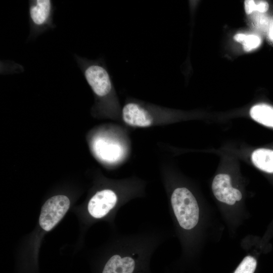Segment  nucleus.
<instances>
[{
  "label": "nucleus",
  "instance_id": "nucleus-1",
  "mask_svg": "<svg viewBox=\"0 0 273 273\" xmlns=\"http://www.w3.org/2000/svg\"><path fill=\"white\" fill-rule=\"evenodd\" d=\"M171 205L180 226L191 230L197 224L199 209L197 202L192 193L186 188H178L173 192Z\"/></svg>",
  "mask_w": 273,
  "mask_h": 273
},
{
  "label": "nucleus",
  "instance_id": "nucleus-2",
  "mask_svg": "<svg viewBox=\"0 0 273 273\" xmlns=\"http://www.w3.org/2000/svg\"><path fill=\"white\" fill-rule=\"evenodd\" d=\"M30 33L28 39L35 38L45 31L56 27L53 22L54 6L50 0L29 1Z\"/></svg>",
  "mask_w": 273,
  "mask_h": 273
},
{
  "label": "nucleus",
  "instance_id": "nucleus-3",
  "mask_svg": "<svg viewBox=\"0 0 273 273\" xmlns=\"http://www.w3.org/2000/svg\"><path fill=\"white\" fill-rule=\"evenodd\" d=\"M70 200L64 195L53 196L41 207L39 218L41 228L46 231L53 229L62 219L70 207Z\"/></svg>",
  "mask_w": 273,
  "mask_h": 273
},
{
  "label": "nucleus",
  "instance_id": "nucleus-4",
  "mask_svg": "<svg viewBox=\"0 0 273 273\" xmlns=\"http://www.w3.org/2000/svg\"><path fill=\"white\" fill-rule=\"evenodd\" d=\"M92 147L96 155L106 162H115L119 160L124 154V149L118 142L105 136L100 135L95 138Z\"/></svg>",
  "mask_w": 273,
  "mask_h": 273
},
{
  "label": "nucleus",
  "instance_id": "nucleus-5",
  "mask_svg": "<svg viewBox=\"0 0 273 273\" xmlns=\"http://www.w3.org/2000/svg\"><path fill=\"white\" fill-rule=\"evenodd\" d=\"M212 190L216 198L220 202L233 205L242 199L241 192L232 187L231 177L227 174H218L215 176L212 184Z\"/></svg>",
  "mask_w": 273,
  "mask_h": 273
},
{
  "label": "nucleus",
  "instance_id": "nucleus-6",
  "mask_svg": "<svg viewBox=\"0 0 273 273\" xmlns=\"http://www.w3.org/2000/svg\"><path fill=\"white\" fill-rule=\"evenodd\" d=\"M123 121L128 125L147 127L152 124L153 117L147 108L135 102H128L122 109Z\"/></svg>",
  "mask_w": 273,
  "mask_h": 273
},
{
  "label": "nucleus",
  "instance_id": "nucleus-7",
  "mask_svg": "<svg viewBox=\"0 0 273 273\" xmlns=\"http://www.w3.org/2000/svg\"><path fill=\"white\" fill-rule=\"evenodd\" d=\"M117 196L110 190H103L97 192L90 199L87 209L95 218H101L106 215L115 205Z\"/></svg>",
  "mask_w": 273,
  "mask_h": 273
},
{
  "label": "nucleus",
  "instance_id": "nucleus-8",
  "mask_svg": "<svg viewBox=\"0 0 273 273\" xmlns=\"http://www.w3.org/2000/svg\"><path fill=\"white\" fill-rule=\"evenodd\" d=\"M135 268L136 262L132 257L116 254L106 262L102 273H133Z\"/></svg>",
  "mask_w": 273,
  "mask_h": 273
},
{
  "label": "nucleus",
  "instance_id": "nucleus-9",
  "mask_svg": "<svg viewBox=\"0 0 273 273\" xmlns=\"http://www.w3.org/2000/svg\"><path fill=\"white\" fill-rule=\"evenodd\" d=\"M251 118L266 126L273 127V107L265 104H258L250 109Z\"/></svg>",
  "mask_w": 273,
  "mask_h": 273
},
{
  "label": "nucleus",
  "instance_id": "nucleus-10",
  "mask_svg": "<svg viewBox=\"0 0 273 273\" xmlns=\"http://www.w3.org/2000/svg\"><path fill=\"white\" fill-rule=\"evenodd\" d=\"M251 159L254 165L259 169L273 173V150L258 149L253 152Z\"/></svg>",
  "mask_w": 273,
  "mask_h": 273
},
{
  "label": "nucleus",
  "instance_id": "nucleus-11",
  "mask_svg": "<svg viewBox=\"0 0 273 273\" xmlns=\"http://www.w3.org/2000/svg\"><path fill=\"white\" fill-rule=\"evenodd\" d=\"M262 42L260 36L257 34H246L242 42L243 49L246 52H250L258 48Z\"/></svg>",
  "mask_w": 273,
  "mask_h": 273
},
{
  "label": "nucleus",
  "instance_id": "nucleus-12",
  "mask_svg": "<svg viewBox=\"0 0 273 273\" xmlns=\"http://www.w3.org/2000/svg\"><path fill=\"white\" fill-rule=\"evenodd\" d=\"M256 2L253 0H247L244 2L245 10L247 14H250L255 11Z\"/></svg>",
  "mask_w": 273,
  "mask_h": 273
},
{
  "label": "nucleus",
  "instance_id": "nucleus-13",
  "mask_svg": "<svg viewBox=\"0 0 273 273\" xmlns=\"http://www.w3.org/2000/svg\"><path fill=\"white\" fill-rule=\"evenodd\" d=\"M268 7L269 6L267 2L265 1H258L256 4L255 11L260 13H263L267 11Z\"/></svg>",
  "mask_w": 273,
  "mask_h": 273
},
{
  "label": "nucleus",
  "instance_id": "nucleus-14",
  "mask_svg": "<svg viewBox=\"0 0 273 273\" xmlns=\"http://www.w3.org/2000/svg\"><path fill=\"white\" fill-rule=\"evenodd\" d=\"M267 35L268 39L273 43V20L270 22L268 27Z\"/></svg>",
  "mask_w": 273,
  "mask_h": 273
},
{
  "label": "nucleus",
  "instance_id": "nucleus-15",
  "mask_svg": "<svg viewBox=\"0 0 273 273\" xmlns=\"http://www.w3.org/2000/svg\"><path fill=\"white\" fill-rule=\"evenodd\" d=\"M246 36L245 34L244 33H238L236 34L234 36V39L240 43H242L244 39V38Z\"/></svg>",
  "mask_w": 273,
  "mask_h": 273
}]
</instances>
